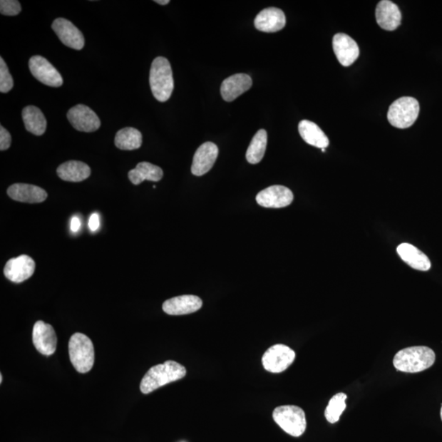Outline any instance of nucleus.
<instances>
[{"label":"nucleus","mask_w":442,"mask_h":442,"mask_svg":"<svg viewBox=\"0 0 442 442\" xmlns=\"http://www.w3.org/2000/svg\"><path fill=\"white\" fill-rule=\"evenodd\" d=\"M57 173L59 178L64 181L81 182L91 176V170L84 163L68 161L59 165Z\"/></svg>","instance_id":"obj_23"},{"label":"nucleus","mask_w":442,"mask_h":442,"mask_svg":"<svg viewBox=\"0 0 442 442\" xmlns=\"http://www.w3.org/2000/svg\"><path fill=\"white\" fill-rule=\"evenodd\" d=\"M252 86L251 77L247 74H235L225 79L220 87L221 96L225 101L232 102L243 93L250 91Z\"/></svg>","instance_id":"obj_18"},{"label":"nucleus","mask_w":442,"mask_h":442,"mask_svg":"<svg viewBox=\"0 0 442 442\" xmlns=\"http://www.w3.org/2000/svg\"><path fill=\"white\" fill-rule=\"evenodd\" d=\"M128 177L133 185H139L145 180L154 182L161 180L163 170L158 165L143 162L138 164L135 169L130 170Z\"/></svg>","instance_id":"obj_25"},{"label":"nucleus","mask_w":442,"mask_h":442,"mask_svg":"<svg viewBox=\"0 0 442 442\" xmlns=\"http://www.w3.org/2000/svg\"><path fill=\"white\" fill-rule=\"evenodd\" d=\"M441 420H442V407H441Z\"/></svg>","instance_id":"obj_36"},{"label":"nucleus","mask_w":442,"mask_h":442,"mask_svg":"<svg viewBox=\"0 0 442 442\" xmlns=\"http://www.w3.org/2000/svg\"><path fill=\"white\" fill-rule=\"evenodd\" d=\"M398 255L413 269L428 272L431 268L429 258L410 243H402L397 247Z\"/></svg>","instance_id":"obj_21"},{"label":"nucleus","mask_w":442,"mask_h":442,"mask_svg":"<svg viewBox=\"0 0 442 442\" xmlns=\"http://www.w3.org/2000/svg\"><path fill=\"white\" fill-rule=\"evenodd\" d=\"M267 146V132L264 130L257 131L253 137L250 147L246 153L247 162L251 164H257L264 158Z\"/></svg>","instance_id":"obj_27"},{"label":"nucleus","mask_w":442,"mask_h":442,"mask_svg":"<svg viewBox=\"0 0 442 442\" xmlns=\"http://www.w3.org/2000/svg\"><path fill=\"white\" fill-rule=\"evenodd\" d=\"M333 48L339 62L344 66H349L355 63L360 55L357 43L344 33H339L334 36Z\"/></svg>","instance_id":"obj_14"},{"label":"nucleus","mask_w":442,"mask_h":442,"mask_svg":"<svg viewBox=\"0 0 442 442\" xmlns=\"http://www.w3.org/2000/svg\"><path fill=\"white\" fill-rule=\"evenodd\" d=\"M186 369L182 364L174 361H168L164 364L153 366L146 373L141 381L140 391L143 394L162 388L165 384L175 382L185 377Z\"/></svg>","instance_id":"obj_1"},{"label":"nucleus","mask_w":442,"mask_h":442,"mask_svg":"<svg viewBox=\"0 0 442 442\" xmlns=\"http://www.w3.org/2000/svg\"><path fill=\"white\" fill-rule=\"evenodd\" d=\"M29 68L33 76L43 85L60 87L63 84L62 76L46 58L38 55L33 56L29 61Z\"/></svg>","instance_id":"obj_8"},{"label":"nucleus","mask_w":442,"mask_h":442,"mask_svg":"<svg viewBox=\"0 0 442 442\" xmlns=\"http://www.w3.org/2000/svg\"><path fill=\"white\" fill-rule=\"evenodd\" d=\"M419 110V103L416 98L402 97L391 105L388 120L396 128L407 129L416 123Z\"/></svg>","instance_id":"obj_5"},{"label":"nucleus","mask_w":442,"mask_h":442,"mask_svg":"<svg viewBox=\"0 0 442 442\" xmlns=\"http://www.w3.org/2000/svg\"><path fill=\"white\" fill-rule=\"evenodd\" d=\"M81 227V220L78 217H74L71 220L70 229L73 233H77Z\"/></svg>","instance_id":"obj_33"},{"label":"nucleus","mask_w":442,"mask_h":442,"mask_svg":"<svg viewBox=\"0 0 442 442\" xmlns=\"http://www.w3.org/2000/svg\"><path fill=\"white\" fill-rule=\"evenodd\" d=\"M435 360V353L431 348L424 346H411L396 354L394 364L399 371L419 373L432 367Z\"/></svg>","instance_id":"obj_2"},{"label":"nucleus","mask_w":442,"mask_h":442,"mask_svg":"<svg viewBox=\"0 0 442 442\" xmlns=\"http://www.w3.org/2000/svg\"><path fill=\"white\" fill-rule=\"evenodd\" d=\"M8 195L16 202L41 203L46 200L48 193L36 185L15 184L9 187Z\"/></svg>","instance_id":"obj_20"},{"label":"nucleus","mask_w":442,"mask_h":442,"mask_svg":"<svg viewBox=\"0 0 442 442\" xmlns=\"http://www.w3.org/2000/svg\"><path fill=\"white\" fill-rule=\"evenodd\" d=\"M155 3H157L160 5H167L170 3L169 0H156Z\"/></svg>","instance_id":"obj_34"},{"label":"nucleus","mask_w":442,"mask_h":442,"mask_svg":"<svg viewBox=\"0 0 442 442\" xmlns=\"http://www.w3.org/2000/svg\"><path fill=\"white\" fill-rule=\"evenodd\" d=\"M12 143L10 133L1 125L0 126V150H7Z\"/></svg>","instance_id":"obj_31"},{"label":"nucleus","mask_w":442,"mask_h":442,"mask_svg":"<svg viewBox=\"0 0 442 442\" xmlns=\"http://www.w3.org/2000/svg\"><path fill=\"white\" fill-rule=\"evenodd\" d=\"M2 382H3V376L1 374V375H0V383L2 384Z\"/></svg>","instance_id":"obj_35"},{"label":"nucleus","mask_w":442,"mask_h":442,"mask_svg":"<svg viewBox=\"0 0 442 442\" xmlns=\"http://www.w3.org/2000/svg\"><path fill=\"white\" fill-rule=\"evenodd\" d=\"M298 130H299L303 140L309 145L323 149L329 145V140L324 132L312 121L302 120L298 125Z\"/></svg>","instance_id":"obj_22"},{"label":"nucleus","mask_w":442,"mask_h":442,"mask_svg":"<svg viewBox=\"0 0 442 442\" xmlns=\"http://www.w3.org/2000/svg\"><path fill=\"white\" fill-rule=\"evenodd\" d=\"M22 120L27 131L41 136L47 128V120L40 108L27 106L22 110Z\"/></svg>","instance_id":"obj_24"},{"label":"nucleus","mask_w":442,"mask_h":442,"mask_svg":"<svg viewBox=\"0 0 442 442\" xmlns=\"http://www.w3.org/2000/svg\"><path fill=\"white\" fill-rule=\"evenodd\" d=\"M21 4L16 0H1L0 13L5 16H16L21 13Z\"/></svg>","instance_id":"obj_30"},{"label":"nucleus","mask_w":442,"mask_h":442,"mask_svg":"<svg viewBox=\"0 0 442 442\" xmlns=\"http://www.w3.org/2000/svg\"><path fill=\"white\" fill-rule=\"evenodd\" d=\"M88 228L91 232H96L101 226V217L98 213H93L88 219Z\"/></svg>","instance_id":"obj_32"},{"label":"nucleus","mask_w":442,"mask_h":442,"mask_svg":"<svg viewBox=\"0 0 442 442\" xmlns=\"http://www.w3.org/2000/svg\"><path fill=\"white\" fill-rule=\"evenodd\" d=\"M68 350L71 362L76 371H91L95 364V348L91 339L81 333L74 334L71 336Z\"/></svg>","instance_id":"obj_4"},{"label":"nucleus","mask_w":442,"mask_h":442,"mask_svg":"<svg viewBox=\"0 0 442 442\" xmlns=\"http://www.w3.org/2000/svg\"><path fill=\"white\" fill-rule=\"evenodd\" d=\"M273 418L285 433L295 438L301 436L307 429L305 412L302 408L296 406H282L275 408Z\"/></svg>","instance_id":"obj_6"},{"label":"nucleus","mask_w":442,"mask_h":442,"mask_svg":"<svg viewBox=\"0 0 442 442\" xmlns=\"http://www.w3.org/2000/svg\"><path fill=\"white\" fill-rule=\"evenodd\" d=\"M68 119L76 130L81 132H95L101 125L97 114L83 104L71 108L68 113Z\"/></svg>","instance_id":"obj_9"},{"label":"nucleus","mask_w":442,"mask_h":442,"mask_svg":"<svg viewBox=\"0 0 442 442\" xmlns=\"http://www.w3.org/2000/svg\"><path fill=\"white\" fill-rule=\"evenodd\" d=\"M149 84L155 98L159 102H167L173 95L174 78L169 61L163 57L153 60L149 76Z\"/></svg>","instance_id":"obj_3"},{"label":"nucleus","mask_w":442,"mask_h":442,"mask_svg":"<svg viewBox=\"0 0 442 442\" xmlns=\"http://www.w3.org/2000/svg\"><path fill=\"white\" fill-rule=\"evenodd\" d=\"M258 31L272 33L284 29L286 16L283 11L277 8L265 9L259 13L254 21Z\"/></svg>","instance_id":"obj_19"},{"label":"nucleus","mask_w":442,"mask_h":442,"mask_svg":"<svg viewBox=\"0 0 442 442\" xmlns=\"http://www.w3.org/2000/svg\"><path fill=\"white\" fill-rule=\"evenodd\" d=\"M36 269V263L29 256L21 255L10 259L5 265V277L16 284L22 283L31 277Z\"/></svg>","instance_id":"obj_13"},{"label":"nucleus","mask_w":442,"mask_h":442,"mask_svg":"<svg viewBox=\"0 0 442 442\" xmlns=\"http://www.w3.org/2000/svg\"><path fill=\"white\" fill-rule=\"evenodd\" d=\"M376 20L381 29L395 31L400 26L401 13L397 5L389 0H382L376 8Z\"/></svg>","instance_id":"obj_17"},{"label":"nucleus","mask_w":442,"mask_h":442,"mask_svg":"<svg viewBox=\"0 0 442 442\" xmlns=\"http://www.w3.org/2000/svg\"><path fill=\"white\" fill-rule=\"evenodd\" d=\"M294 193L289 187L274 185L259 192L256 200L259 206L267 208H283L294 201Z\"/></svg>","instance_id":"obj_10"},{"label":"nucleus","mask_w":442,"mask_h":442,"mask_svg":"<svg viewBox=\"0 0 442 442\" xmlns=\"http://www.w3.org/2000/svg\"><path fill=\"white\" fill-rule=\"evenodd\" d=\"M141 132L132 127L120 130L115 137V145L121 150H135L142 146Z\"/></svg>","instance_id":"obj_26"},{"label":"nucleus","mask_w":442,"mask_h":442,"mask_svg":"<svg viewBox=\"0 0 442 442\" xmlns=\"http://www.w3.org/2000/svg\"><path fill=\"white\" fill-rule=\"evenodd\" d=\"M346 398L347 396L342 392L331 398L324 412L325 418L330 423H335L339 421L341 413H344L346 407Z\"/></svg>","instance_id":"obj_28"},{"label":"nucleus","mask_w":442,"mask_h":442,"mask_svg":"<svg viewBox=\"0 0 442 442\" xmlns=\"http://www.w3.org/2000/svg\"><path fill=\"white\" fill-rule=\"evenodd\" d=\"M52 29L66 46L76 51H81L84 48V36L73 22L65 19H57L53 22Z\"/></svg>","instance_id":"obj_12"},{"label":"nucleus","mask_w":442,"mask_h":442,"mask_svg":"<svg viewBox=\"0 0 442 442\" xmlns=\"http://www.w3.org/2000/svg\"><path fill=\"white\" fill-rule=\"evenodd\" d=\"M202 307L200 297L195 295H183L170 298L163 303L164 312L170 316H184L195 313Z\"/></svg>","instance_id":"obj_16"},{"label":"nucleus","mask_w":442,"mask_h":442,"mask_svg":"<svg viewBox=\"0 0 442 442\" xmlns=\"http://www.w3.org/2000/svg\"><path fill=\"white\" fill-rule=\"evenodd\" d=\"M14 87V79L9 73L8 66L3 58H0V91L8 93Z\"/></svg>","instance_id":"obj_29"},{"label":"nucleus","mask_w":442,"mask_h":442,"mask_svg":"<svg viewBox=\"0 0 442 442\" xmlns=\"http://www.w3.org/2000/svg\"><path fill=\"white\" fill-rule=\"evenodd\" d=\"M32 340L36 350L43 356H52L56 351L57 336L51 324L37 322L33 327Z\"/></svg>","instance_id":"obj_11"},{"label":"nucleus","mask_w":442,"mask_h":442,"mask_svg":"<svg viewBox=\"0 0 442 442\" xmlns=\"http://www.w3.org/2000/svg\"><path fill=\"white\" fill-rule=\"evenodd\" d=\"M219 149L214 143H204L197 148L193 157L192 173L196 176H202L211 170L217 161Z\"/></svg>","instance_id":"obj_15"},{"label":"nucleus","mask_w":442,"mask_h":442,"mask_svg":"<svg viewBox=\"0 0 442 442\" xmlns=\"http://www.w3.org/2000/svg\"><path fill=\"white\" fill-rule=\"evenodd\" d=\"M295 357L296 353L290 347L283 344L274 345L264 353L263 367L270 373H282L294 363Z\"/></svg>","instance_id":"obj_7"}]
</instances>
